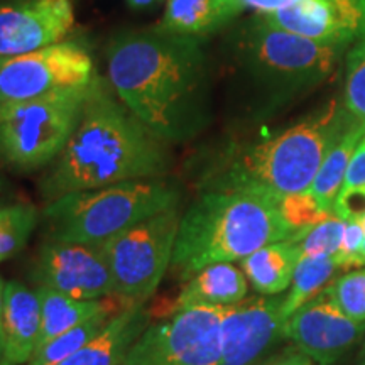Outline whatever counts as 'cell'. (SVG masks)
I'll use <instances>...</instances> for the list:
<instances>
[{
  "label": "cell",
  "mask_w": 365,
  "mask_h": 365,
  "mask_svg": "<svg viewBox=\"0 0 365 365\" xmlns=\"http://www.w3.org/2000/svg\"><path fill=\"white\" fill-rule=\"evenodd\" d=\"M38 222L39 213L33 205H0V264L26 247Z\"/></svg>",
  "instance_id": "d4e9b609"
},
{
  "label": "cell",
  "mask_w": 365,
  "mask_h": 365,
  "mask_svg": "<svg viewBox=\"0 0 365 365\" xmlns=\"http://www.w3.org/2000/svg\"><path fill=\"white\" fill-rule=\"evenodd\" d=\"M95 73L90 53L73 41L0 58V105L29 102L61 90L86 86Z\"/></svg>",
  "instance_id": "30bf717a"
},
{
  "label": "cell",
  "mask_w": 365,
  "mask_h": 365,
  "mask_svg": "<svg viewBox=\"0 0 365 365\" xmlns=\"http://www.w3.org/2000/svg\"><path fill=\"white\" fill-rule=\"evenodd\" d=\"M345 220L330 217L307 228L294 237L301 247V257H330L339 255L344 239Z\"/></svg>",
  "instance_id": "484cf974"
},
{
  "label": "cell",
  "mask_w": 365,
  "mask_h": 365,
  "mask_svg": "<svg viewBox=\"0 0 365 365\" xmlns=\"http://www.w3.org/2000/svg\"><path fill=\"white\" fill-rule=\"evenodd\" d=\"M105 78L168 145L190 143L212 117V66L203 38L158 26L118 31L105 48Z\"/></svg>",
  "instance_id": "6da1fadb"
},
{
  "label": "cell",
  "mask_w": 365,
  "mask_h": 365,
  "mask_svg": "<svg viewBox=\"0 0 365 365\" xmlns=\"http://www.w3.org/2000/svg\"><path fill=\"white\" fill-rule=\"evenodd\" d=\"M129 2V6L135 7V9H143V7H149L153 6V4H158L161 2V0H127Z\"/></svg>",
  "instance_id": "836d02e7"
},
{
  "label": "cell",
  "mask_w": 365,
  "mask_h": 365,
  "mask_svg": "<svg viewBox=\"0 0 365 365\" xmlns=\"http://www.w3.org/2000/svg\"><path fill=\"white\" fill-rule=\"evenodd\" d=\"M335 100L303 122L261 143L230 149L205 178V188L262 191L282 200L309 190L323 159L352 115Z\"/></svg>",
  "instance_id": "277c9868"
},
{
  "label": "cell",
  "mask_w": 365,
  "mask_h": 365,
  "mask_svg": "<svg viewBox=\"0 0 365 365\" xmlns=\"http://www.w3.org/2000/svg\"><path fill=\"white\" fill-rule=\"evenodd\" d=\"M360 222H362V227H364V249H362V254H360L359 267H362V266H365V213L360 217Z\"/></svg>",
  "instance_id": "e575fe53"
},
{
  "label": "cell",
  "mask_w": 365,
  "mask_h": 365,
  "mask_svg": "<svg viewBox=\"0 0 365 365\" xmlns=\"http://www.w3.org/2000/svg\"><path fill=\"white\" fill-rule=\"evenodd\" d=\"M357 190H365V137L360 140L352 159H350L340 195Z\"/></svg>",
  "instance_id": "f546056e"
},
{
  "label": "cell",
  "mask_w": 365,
  "mask_h": 365,
  "mask_svg": "<svg viewBox=\"0 0 365 365\" xmlns=\"http://www.w3.org/2000/svg\"><path fill=\"white\" fill-rule=\"evenodd\" d=\"M282 299L262 296L223 307L220 365H252L264 350L281 339L286 323Z\"/></svg>",
  "instance_id": "9a60e30c"
},
{
  "label": "cell",
  "mask_w": 365,
  "mask_h": 365,
  "mask_svg": "<svg viewBox=\"0 0 365 365\" xmlns=\"http://www.w3.org/2000/svg\"><path fill=\"white\" fill-rule=\"evenodd\" d=\"M299 261L301 247L293 237L257 249L242 259L240 269L259 294L277 296L289 289Z\"/></svg>",
  "instance_id": "44dd1931"
},
{
  "label": "cell",
  "mask_w": 365,
  "mask_h": 365,
  "mask_svg": "<svg viewBox=\"0 0 365 365\" xmlns=\"http://www.w3.org/2000/svg\"><path fill=\"white\" fill-rule=\"evenodd\" d=\"M149 325L150 313L145 304H127L90 344L58 365H117Z\"/></svg>",
  "instance_id": "e0dca14e"
},
{
  "label": "cell",
  "mask_w": 365,
  "mask_h": 365,
  "mask_svg": "<svg viewBox=\"0 0 365 365\" xmlns=\"http://www.w3.org/2000/svg\"><path fill=\"white\" fill-rule=\"evenodd\" d=\"M88 86L0 105V158L4 163L17 171L51 166L78 125Z\"/></svg>",
  "instance_id": "52a82bcc"
},
{
  "label": "cell",
  "mask_w": 365,
  "mask_h": 365,
  "mask_svg": "<svg viewBox=\"0 0 365 365\" xmlns=\"http://www.w3.org/2000/svg\"><path fill=\"white\" fill-rule=\"evenodd\" d=\"M364 365H365V362H364Z\"/></svg>",
  "instance_id": "60d3db41"
},
{
  "label": "cell",
  "mask_w": 365,
  "mask_h": 365,
  "mask_svg": "<svg viewBox=\"0 0 365 365\" xmlns=\"http://www.w3.org/2000/svg\"><path fill=\"white\" fill-rule=\"evenodd\" d=\"M124 359H125V357H124ZM117 365H124V360H122V362H118Z\"/></svg>",
  "instance_id": "74e56055"
},
{
  "label": "cell",
  "mask_w": 365,
  "mask_h": 365,
  "mask_svg": "<svg viewBox=\"0 0 365 365\" xmlns=\"http://www.w3.org/2000/svg\"><path fill=\"white\" fill-rule=\"evenodd\" d=\"M365 137V124L352 118L346 129L331 145L328 154L323 159L322 166L314 176V181L309 186L308 193L327 215H335V202L339 198L344 180L349 170L350 159H352L355 149ZM336 217V215H335Z\"/></svg>",
  "instance_id": "7402d4cb"
},
{
  "label": "cell",
  "mask_w": 365,
  "mask_h": 365,
  "mask_svg": "<svg viewBox=\"0 0 365 365\" xmlns=\"http://www.w3.org/2000/svg\"><path fill=\"white\" fill-rule=\"evenodd\" d=\"M244 11L240 0H166L158 27L176 34L207 38Z\"/></svg>",
  "instance_id": "d6986e66"
},
{
  "label": "cell",
  "mask_w": 365,
  "mask_h": 365,
  "mask_svg": "<svg viewBox=\"0 0 365 365\" xmlns=\"http://www.w3.org/2000/svg\"><path fill=\"white\" fill-rule=\"evenodd\" d=\"M252 365H264V364H257V362H255V364H252Z\"/></svg>",
  "instance_id": "ab89813d"
},
{
  "label": "cell",
  "mask_w": 365,
  "mask_h": 365,
  "mask_svg": "<svg viewBox=\"0 0 365 365\" xmlns=\"http://www.w3.org/2000/svg\"><path fill=\"white\" fill-rule=\"evenodd\" d=\"M247 291L249 281L242 269L232 262H217L186 279L170 312L173 314L198 304L230 307L245 299Z\"/></svg>",
  "instance_id": "ac0fdd59"
},
{
  "label": "cell",
  "mask_w": 365,
  "mask_h": 365,
  "mask_svg": "<svg viewBox=\"0 0 365 365\" xmlns=\"http://www.w3.org/2000/svg\"><path fill=\"white\" fill-rule=\"evenodd\" d=\"M181 217L178 205L98 244L112 274L113 298L124 304L153 298L171 267Z\"/></svg>",
  "instance_id": "ba28073f"
},
{
  "label": "cell",
  "mask_w": 365,
  "mask_h": 365,
  "mask_svg": "<svg viewBox=\"0 0 365 365\" xmlns=\"http://www.w3.org/2000/svg\"><path fill=\"white\" fill-rule=\"evenodd\" d=\"M262 19L293 34L341 48L365 39V0H296Z\"/></svg>",
  "instance_id": "5bb4252c"
},
{
  "label": "cell",
  "mask_w": 365,
  "mask_h": 365,
  "mask_svg": "<svg viewBox=\"0 0 365 365\" xmlns=\"http://www.w3.org/2000/svg\"><path fill=\"white\" fill-rule=\"evenodd\" d=\"M4 350H6V345H4V336L0 335V360H4Z\"/></svg>",
  "instance_id": "d590c367"
},
{
  "label": "cell",
  "mask_w": 365,
  "mask_h": 365,
  "mask_svg": "<svg viewBox=\"0 0 365 365\" xmlns=\"http://www.w3.org/2000/svg\"><path fill=\"white\" fill-rule=\"evenodd\" d=\"M33 279L75 299L113 296V279L100 245L46 239L33 266Z\"/></svg>",
  "instance_id": "8fae6325"
},
{
  "label": "cell",
  "mask_w": 365,
  "mask_h": 365,
  "mask_svg": "<svg viewBox=\"0 0 365 365\" xmlns=\"http://www.w3.org/2000/svg\"><path fill=\"white\" fill-rule=\"evenodd\" d=\"M364 362H365V346H364Z\"/></svg>",
  "instance_id": "f35d334b"
},
{
  "label": "cell",
  "mask_w": 365,
  "mask_h": 365,
  "mask_svg": "<svg viewBox=\"0 0 365 365\" xmlns=\"http://www.w3.org/2000/svg\"><path fill=\"white\" fill-rule=\"evenodd\" d=\"M264 365H313V360L294 346L293 350H286L282 355H277Z\"/></svg>",
  "instance_id": "1f68e13d"
},
{
  "label": "cell",
  "mask_w": 365,
  "mask_h": 365,
  "mask_svg": "<svg viewBox=\"0 0 365 365\" xmlns=\"http://www.w3.org/2000/svg\"><path fill=\"white\" fill-rule=\"evenodd\" d=\"M364 249V227L360 218H349L345 220L344 239L339 252L341 269L359 267L360 254Z\"/></svg>",
  "instance_id": "f1b7e54d"
},
{
  "label": "cell",
  "mask_w": 365,
  "mask_h": 365,
  "mask_svg": "<svg viewBox=\"0 0 365 365\" xmlns=\"http://www.w3.org/2000/svg\"><path fill=\"white\" fill-rule=\"evenodd\" d=\"M223 307L198 304L145 328L124 365H220Z\"/></svg>",
  "instance_id": "9c48e42d"
},
{
  "label": "cell",
  "mask_w": 365,
  "mask_h": 365,
  "mask_svg": "<svg viewBox=\"0 0 365 365\" xmlns=\"http://www.w3.org/2000/svg\"><path fill=\"white\" fill-rule=\"evenodd\" d=\"M36 293L39 296L41 318H43L41 336L36 350L53 340L54 336L61 335L98 314L105 312H120L122 308L127 307L113 296L103 299H75L71 296L61 294L43 286L36 287Z\"/></svg>",
  "instance_id": "ffe728a7"
},
{
  "label": "cell",
  "mask_w": 365,
  "mask_h": 365,
  "mask_svg": "<svg viewBox=\"0 0 365 365\" xmlns=\"http://www.w3.org/2000/svg\"><path fill=\"white\" fill-rule=\"evenodd\" d=\"M0 365H7L6 362H4V360H0Z\"/></svg>",
  "instance_id": "8d00e7d4"
},
{
  "label": "cell",
  "mask_w": 365,
  "mask_h": 365,
  "mask_svg": "<svg viewBox=\"0 0 365 365\" xmlns=\"http://www.w3.org/2000/svg\"><path fill=\"white\" fill-rule=\"evenodd\" d=\"M168 148L95 73L78 125L43 178L41 191L48 203L75 191L163 178L171 168Z\"/></svg>",
  "instance_id": "7a4b0ae2"
},
{
  "label": "cell",
  "mask_w": 365,
  "mask_h": 365,
  "mask_svg": "<svg viewBox=\"0 0 365 365\" xmlns=\"http://www.w3.org/2000/svg\"><path fill=\"white\" fill-rule=\"evenodd\" d=\"M346 48L318 43L254 17L232 36L237 68L271 100L322 83L335 71Z\"/></svg>",
  "instance_id": "8992f818"
},
{
  "label": "cell",
  "mask_w": 365,
  "mask_h": 365,
  "mask_svg": "<svg viewBox=\"0 0 365 365\" xmlns=\"http://www.w3.org/2000/svg\"><path fill=\"white\" fill-rule=\"evenodd\" d=\"M6 284L7 282L0 277V335L4 336L2 331V314H4V299H6Z\"/></svg>",
  "instance_id": "d6a6232c"
},
{
  "label": "cell",
  "mask_w": 365,
  "mask_h": 365,
  "mask_svg": "<svg viewBox=\"0 0 365 365\" xmlns=\"http://www.w3.org/2000/svg\"><path fill=\"white\" fill-rule=\"evenodd\" d=\"M345 110L365 124V39L354 44L346 58Z\"/></svg>",
  "instance_id": "83f0119b"
},
{
  "label": "cell",
  "mask_w": 365,
  "mask_h": 365,
  "mask_svg": "<svg viewBox=\"0 0 365 365\" xmlns=\"http://www.w3.org/2000/svg\"><path fill=\"white\" fill-rule=\"evenodd\" d=\"M41 301L31 287L19 281H9L4 299L2 331L4 362L7 365L27 364L33 357L41 336Z\"/></svg>",
  "instance_id": "2e32d148"
},
{
  "label": "cell",
  "mask_w": 365,
  "mask_h": 365,
  "mask_svg": "<svg viewBox=\"0 0 365 365\" xmlns=\"http://www.w3.org/2000/svg\"><path fill=\"white\" fill-rule=\"evenodd\" d=\"M181 191L163 178L68 193L46 203V239L98 245L145 218L178 207Z\"/></svg>",
  "instance_id": "5b68a950"
},
{
  "label": "cell",
  "mask_w": 365,
  "mask_h": 365,
  "mask_svg": "<svg viewBox=\"0 0 365 365\" xmlns=\"http://www.w3.org/2000/svg\"><path fill=\"white\" fill-rule=\"evenodd\" d=\"M327 289L346 317L365 323V267L345 272L330 282Z\"/></svg>",
  "instance_id": "4316f807"
},
{
  "label": "cell",
  "mask_w": 365,
  "mask_h": 365,
  "mask_svg": "<svg viewBox=\"0 0 365 365\" xmlns=\"http://www.w3.org/2000/svg\"><path fill=\"white\" fill-rule=\"evenodd\" d=\"M296 0H240L242 6L254 9L255 12H259L261 16H266V14H274L281 9H284L291 4H294Z\"/></svg>",
  "instance_id": "4dcf8cb0"
},
{
  "label": "cell",
  "mask_w": 365,
  "mask_h": 365,
  "mask_svg": "<svg viewBox=\"0 0 365 365\" xmlns=\"http://www.w3.org/2000/svg\"><path fill=\"white\" fill-rule=\"evenodd\" d=\"M118 312H105L98 317L88 319V322L81 323V325L71 328L61 335L54 336L48 344L41 345L38 350L33 354L29 362L26 365H58L63 360H66L70 355L78 352L83 349L86 344H90L100 331L103 330L105 325L108 323L113 314Z\"/></svg>",
  "instance_id": "cb8c5ba5"
},
{
  "label": "cell",
  "mask_w": 365,
  "mask_h": 365,
  "mask_svg": "<svg viewBox=\"0 0 365 365\" xmlns=\"http://www.w3.org/2000/svg\"><path fill=\"white\" fill-rule=\"evenodd\" d=\"M298 232L282 215L281 200L254 190L210 188L182 213L171 271L182 281L217 262L242 261Z\"/></svg>",
  "instance_id": "3957f363"
},
{
  "label": "cell",
  "mask_w": 365,
  "mask_h": 365,
  "mask_svg": "<svg viewBox=\"0 0 365 365\" xmlns=\"http://www.w3.org/2000/svg\"><path fill=\"white\" fill-rule=\"evenodd\" d=\"M364 331L365 323L346 317L325 287L286 319L282 339H289L313 362L331 365L357 344Z\"/></svg>",
  "instance_id": "7c38bea8"
},
{
  "label": "cell",
  "mask_w": 365,
  "mask_h": 365,
  "mask_svg": "<svg viewBox=\"0 0 365 365\" xmlns=\"http://www.w3.org/2000/svg\"><path fill=\"white\" fill-rule=\"evenodd\" d=\"M75 26L70 0L0 2V58L19 56L61 43Z\"/></svg>",
  "instance_id": "4fadbf2b"
},
{
  "label": "cell",
  "mask_w": 365,
  "mask_h": 365,
  "mask_svg": "<svg viewBox=\"0 0 365 365\" xmlns=\"http://www.w3.org/2000/svg\"><path fill=\"white\" fill-rule=\"evenodd\" d=\"M336 269H341L339 255L330 257H301L296 267L289 293L282 299V314L287 319L291 314L307 304L309 299L322 293L331 281Z\"/></svg>",
  "instance_id": "603a6c76"
}]
</instances>
